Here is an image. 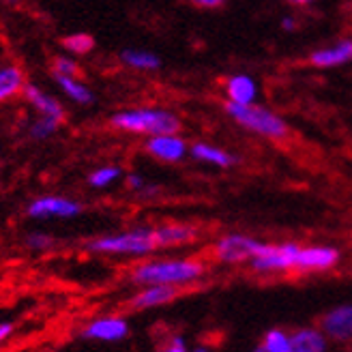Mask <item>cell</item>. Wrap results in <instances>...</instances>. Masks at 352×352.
<instances>
[{
  "mask_svg": "<svg viewBox=\"0 0 352 352\" xmlns=\"http://www.w3.org/2000/svg\"><path fill=\"white\" fill-rule=\"evenodd\" d=\"M292 243H284V245H264L260 252L254 256V260L250 262L252 269L262 271V273H275V271H288L292 269Z\"/></svg>",
  "mask_w": 352,
  "mask_h": 352,
  "instance_id": "52a82bcc",
  "label": "cell"
},
{
  "mask_svg": "<svg viewBox=\"0 0 352 352\" xmlns=\"http://www.w3.org/2000/svg\"><path fill=\"white\" fill-rule=\"evenodd\" d=\"M24 86V76L17 67H5L0 69V99H7L22 91Z\"/></svg>",
  "mask_w": 352,
  "mask_h": 352,
  "instance_id": "d6986e66",
  "label": "cell"
},
{
  "mask_svg": "<svg viewBox=\"0 0 352 352\" xmlns=\"http://www.w3.org/2000/svg\"><path fill=\"white\" fill-rule=\"evenodd\" d=\"M198 7L213 9V7H221V3H219V0H198Z\"/></svg>",
  "mask_w": 352,
  "mask_h": 352,
  "instance_id": "4dcf8cb0",
  "label": "cell"
},
{
  "mask_svg": "<svg viewBox=\"0 0 352 352\" xmlns=\"http://www.w3.org/2000/svg\"><path fill=\"white\" fill-rule=\"evenodd\" d=\"M262 348L267 352H290V336L281 329H273L264 336Z\"/></svg>",
  "mask_w": 352,
  "mask_h": 352,
  "instance_id": "7402d4cb",
  "label": "cell"
},
{
  "mask_svg": "<svg viewBox=\"0 0 352 352\" xmlns=\"http://www.w3.org/2000/svg\"><path fill=\"white\" fill-rule=\"evenodd\" d=\"M191 352H208L206 348H196V350H191Z\"/></svg>",
  "mask_w": 352,
  "mask_h": 352,
  "instance_id": "d6a6232c",
  "label": "cell"
},
{
  "mask_svg": "<svg viewBox=\"0 0 352 352\" xmlns=\"http://www.w3.org/2000/svg\"><path fill=\"white\" fill-rule=\"evenodd\" d=\"M196 236H198V230H196V228H191V226L174 223V226L155 228L157 248H160V245H183V243H191Z\"/></svg>",
  "mask_w": 352,
  "mask_h": 352,
  "instance_id": "e0dca14e",
  "label": "cell"
},
{
  "mask_svg": "<svg viewBox=\"0 0 352 352\" xmlns=\"http://www.w3.org/2000/svg\"><path fill=\"white\" fill-rule=\"evenodd\" d=\"M91 252L103 254H129V256H142L157 248L155 230L151 228H135V230L114 234V236H101L86 245Z\"/></svg>",
  "mask_w": 352,
  "mask_h": 352,
  "instance_id": "277c9868",
  "label": "cell"
},
{
  "mask_svg": "<svg viewBox=\"0 0 352 352\" xmlns=\"http://www.w3.org/2000/svg\"><path fill=\"white\" fill-rule=\"evenodd\" d=\"M254 352H267V350H264V348H262V346H260V348H256V350H254Z\"/></svg>",
  "mask_w": 352,
  "mask_h": 352,
  "instance_id": "836d02e7",
  "label": "cell"
},
{
  "mask_svg": "<svg viewBox=\"0 0 352 352\" xmlns=\"http://www.w3.org/2000/svg\"><path fill=\"white\" fill-rule=\"evenodd\" d=\"M56 82L63 91L72 97L74 101L78 103H93V93L88 91V88L80 82H76L74 78H63V76H56Z\"/></svg>",
  "mask_w": 352,
  "mask_h": 352,
  "instance_id": "44dd1931",
  "label": "cell"
},
{
  "mask_svg": "<svg viewBox=\"0 0 352 352\" xmlns=\"http://www.w3.org/2000/svg\"><path fill=\"white\" fill-rule=\"evenodd\" d=\"M11 333H13V324L11 322H3V324H0V342H5L11 336Z\"/></svg>",
  "mask_w": 352,
  "mask_h": 352,
  "instance_id": "f1b7e54d",
  "label": "cell"
},
{
  "mask_svg": "<svg viewBox=\"0 0 352 352\" xmlns=\"http://www.w3.org/2000/svg\"><path fill=\"white\" fill-rule=\"evenodd\" d=\"M164 352H187L185 340H183V338H174V340L170 342V346L164 348Z\"/></svg>",
  "mask_w": 352,
  "mask_h": 352,
  "instance_id": "83f0119b",
  "label": "cell"
},
{
  "mask_svg": "<svg viewBox=\"0 0 352 352\" xmlns=\"http://www.w3.org/2000/svg\"><path fill=\"white\" fill-rule=\"evenodd\" d=\"M112 125L122 131L148 133L151 138H157V135H174L181 129V120L168 110L138 108V110H125L114 114Z\"/></svg>",
  "mask_w": 352,
  "mask_h": 352,
  "instance_id": "7a4b0ae2",
  "label": "cell"
},
{
  "mask_svg": "<svg viewBox=\"0 0 352 352\" xmlns=\"http://www.w3.org/2000/svg\"><path fill=\"white\" fill-rule=\"evenodd\" d=\"M292 269L296 271H324L336 267L340 260V252L336 248H327V245H309V248H301V245L292 243Z\"/></svg>",
  "mask_w": 352,
  "mask_h": 352,
  "instance_id": "5b68a950",
  "label": "cell"
},
{
  "mask_svg": "<svg viewBox=\"0 0 352 352\" xmlns=\"http://www.w3.org/2000/svg\"><path fill=\"white\" fill-rule=\"evenodd\" d=\"M54 74L56 76H63V78H74L78 74V65L72 60V58H65V56H58L54 60Z\"/></svg>",
  "mask_w": 352,
  "mask_h": 352,
  "instance_id": "484cf974",
  "label": "cell"
},
{
  "mask_svg": "<svg viewBox=\"0 0 352 352\" xmlns=\"http://www.w3.org/2000/svg\"><path fill=\"white\" fill-rule=\"evenodd\" d=\"M226 95H228V103L254 105L256 95H258V84L252 76L236 74L226 82Z\"/></svg>",
  "mask_w": 352,
  "mask_h": 352,
  "instance_id": "7c38bea8",
  "label": "cell"
},
{
  "mask_svg": "<svg viewBox=\"0 0 352 352\" xmlns=\"http://www.w3.org/2000/svg\"><path fill=\"white\" fill-rule=\"evenodd\" d=\"M26 245L30 250H50L52 245H54V239L47 234H30L26 239Z\"/></svg>",
  "mask_w": 352,
  "mask_h": 352,
  "instance_id": "4316f807",
  "label": "cell"
},
{
  "mask_svg": "<svg viewBox=\"0 0 352 352\" xmlns=\"http://www.w3.org/2000/svg\"><path fill=\"white\" fill-rule=\"evenodd\" d=\"M189 153H191L193 160L210 164V166H217V168H230L234 164V157L232 155H228L226 151H221L217 146H210V144H204V142L193 144Z\"/></svg>",
  "mask_w": 352,
  "mask_h": 352,
  "instance_id": "ac0fdd59",
  "label": "cell"
},
{
  "mask_svg": "<svg viewBox=\"0 0 352 352\" xmlns=\"http://www.w3.org/2000/svg\"><path fill=\"white\" fill-rule=\"evenodd\" d=\"M146 151L162 162H181L187 153V144H185V140L179 138L176 133L174 135H157L146 142Z\"/></svg>",
  "mask_w": 352,
  "mask_h": 352,
  "instance_id": "8fae6325",
  "label": "cell"
},
{
  "mask_svg": "<svg viewBox=\"0 0 352 352\" xmlns=\"http://www.w3.org/2000/svg\"><path fill=\"white\" fill-rule=\"evenodd\" d=\"M56 125H58L56 120H52V118H45V116H41V118H39V120L32 125L30 133H32V138L43 140V138H47V135H52V133L56 131Z\"/></svg>",
  "mask_w": 352,
  "mask_h": 352,
  "instance_id": "d4e9b609",
  "label": "cell"
},
{
  "mask_svg": "<svg viewBox=\"0 0 352 352\" xmlns=\"http://www.w3.org/2000/svg\"><path fill=\"white\" fill-rule=\"evenodd\" d=\"M281 28H284V30H294V17H284V20H281Z\"/></svg>",
  "mask_w": 352,
  "mask_h": 352,
  "instance_id": "1f68e13d",
  "label": "cell"
},
{
  "mask_svg": "<svg viewBox=\"0 0 352 352\" xmlns=\"http://www.w3.org/2000/svg\"><path fill=\"white\" fill-rule=\"evenodd\" d=\"M127 333H129V324L122 318L110 316V318L93 320L84 329V338L99 340V342H118L122 338H127Z\"/></svg>",
  "mask_w": 352,
  "mask_h": 352,
  "instance_id": "30bf717a",
  "label": "cell"
},
{
  "mask_svg": "<svg viewBox=\"0 0 352 352\" xmlns=\"http://www.w3.org/2000/svg\"><path fill=\"white\" fill-rule=\"evenodd\" d=\"M352 60V39H342L340 43L322 47L311 54V63L316 67H340Z\"/></svg>",
  "mask_w": 352,
  "mask_h": 352,
  "instance_id": "4fadbf2b",
  "label": "cell"
},
{
  "mask_svg": "<svg viewBox=\"0 0 352 352\" xmlns=\"http://www.w3.org/2000/svg\"><path fill=\"white\" fill-rule=\"evenodd\" d=\"M122 60L133 69H142V72H151V69H157L162 65V60L153 52H144V50H125L122 52Z\"/></svg>",
  "mask_w": 352,
  "mask_h": 352,
  "instance_id": "ffe728a7",
  "label": "cell"
},
{
  "mask_svg": "<svg viewBox=\"0 0 352 352\" xmlns=\"http://www.w3.org/2000/svg\"><path fill=\"white\" fill-rule=\"evenodd\" d=\"M127 183H129V187H131V189H142V187H144V181L140 179V176H135V174H131V176H129V181H127Z\"/></svg>",
  "mask_w": 352,
  "mask_h": 352,
  "instance_id": "f546056e",
  "label": "cell"
},
{
  "mask_svg": "<svg viewBox=\"0 0 352 352\" xmlns=\"http://www.w3.org/2000/svg\"><path fill=\"white\" fill-rule=\"evenodd\" d=\"M320 331L327 340L333 342H352V305H340L331 309L320 324Z\"/></svg>",
  "mask_w": 352,
  "mask_h": 352,
  "instance_id": "ba28073f",
  "label": "cell"
},
{
  "mask_svg": "<svg viewBox=\"0 0 352 352\" xmlns=\"http://www.w3.org/2000/svg\"><path fill=\"white\" fill-rule=\"evenodd\" d=\"M63 45L74 52V54H86L95 47V39L91 34H84V32H76V34H69V37L63 39Z\"/></svg>",
  "mask_w": 352,
  "mask_h": 352,
  "instance_id": "603a6c76",
  "label": "cell"
},
{
  "mask_svg": "<svg viewBox=\"0 0 352 352\" xmlns=\"http://www.w3.org/2000/svg\"><path fill=\"white\" fill-rule=\"evenodd\" d=\"M24 93H26V99L41 112V116L52 118V120H56V122L63 120V116H65L63 105H60L54 97L45 95V93L41 91V88H37V86H26V88H24Z\"/></svg>",
  "mask_w": 352,
  "mask_h": 352,
  "instance_id": "9a60e30c",
  "label": "cell"
},
{
  "mask_svg": "<svg viewBox=\"0 0 352 352\" xmlns=\"http://www.w3.org/2000/svg\"><path fill=\"white\" fill-rule=\"evenodd\" d=\"M226 110L230 114L239 125L245 129H250L254 133H260L264 138H286L288 135V125L284 118H279L271 110L262 108V105H234V103H226Z\"/></svg>",
  "mask_w": 352,
  "mask_h": 352,
  "instance_id": "3957f363",
  "label": "cell"
},
{
  "mask_svg": "<svg viewBox=\"0 0 352 352\" xmlns=\"http://www.w3.org/2000/svg\"><path fill=\"white\" fill-rule=\"evenodd\" d=\"M120 176V170L114 168V166H105V168H99L91 174V179H88V183H91L93 187H108L112 185L116 179Z\"/></svg>",
  "mask_w": 352,
  "mask_h": 352,
  "instance_id": "cb8c5ba5",
  "label": "cell"
},
{
  "mask_svg": "<svg viewBox=\"0 0 352 352\" xmlns=\"http://www.w3.org/2000/svg\"><path fill=\"white\" fill-rule=\"evenodd\" d=\"M262 243L256 239L243 236V234H226L215 245V256L219 262L226 264H239V262H252L254 256L260 252Z\"/></svg>",
  "mask_w": 352,
  "mask_h": 352,
  "instance_id": "8992f818",
  "label": "cell"
},
{
  "mask_svg": "<svg viewBox=\"0 0 352 352\" xmlns=\"http://www.w3.org/2000/svg\"><path fill=\"white\" fill-rule=\"evenodd\" d=\"M327 338L320 329H298L290 336V352H327Z\"/></svg>",
  "mask_w": 352,
  "mask_h": 352,
  "instance_id": "5bb4252c",
  "label": "cell"
},
{
  "mask_svg": "<svg viewBox=\"0 0 352 352\" xmlns=\"http://www.w3.org/2000/svg\"><path fill=\"white\" fill-rule=\"evenodd\" d=\"M82 213V204L76 200H67L58 196H45L30 202L28 215L30 217H76Z\"/></svg>",
  "mask_w": 352,
  "mask_h": 352,
  "instance_id": "9c48e42d",
  "label": "cell"
},
{
  "mask_svg": "<svg viewBox=\"0 0 352 352\" xmlns=\"http://www.w3.org/2000/svg\"><path fill=\"white\" fill-rule=\"evenodd\" d=\"M176 296L174 286H146L140 294L133 296L131 305L135 309H148V307H160L164 303H170Z\"/></svg>",
  "mask_w": 352,
  "mask_h": 352,
  "instance_id": "2e32d148",
  "label": "cell"
},
{
  "mask_svg": "<svg viewBox=\"0 0 352 352\" xmlns=\"http://www.w3.org/2000/svg\"><path fill=\"white\" fill-rule=\"evenodd\" d=\"M204 273V264L198 260H155L140 264L131 273L135 284L146 286H181L196 281Z\"/></svg>",
  "mask_w": 352,
  "mask_h": 352,
  "instance_id": "6da1fadb",
  "label": "cell"
}]
</instances>
